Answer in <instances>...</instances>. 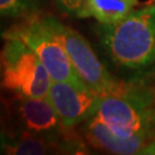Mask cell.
Here are the masks:
<instances>
[{"instance_id": "7c38bea8", "label": "cell", "mask_w": 155, "mask_h": 155, "mask_svg": "<svg viewBox=\"0 0 155 155\" xmlns=\"http://www.w3.org/2000/svg\"><path fill=\"white\" fill-rule=\"evenodd\" d=\"M85 0H55L58 7L63 13L72 16H78Z\"/></svg>"}, {"instance_id": "8992f818", "label": "cell", "mask_w": 155, "mask_h": 155, "mask_svg": "<svg viewBox=\"0 0 155 155\" xmlns=\"http://www.w3.org/2000/svg\"><path fill=\"white\" fill-rule=\"evenodd\" d=\"M1 107L5 134L13 130L23 129L56 141L64 127L47 97L28 98L13 93V97L7 99L1 95Z\"/></svg>"}, {"instance_id": "52a82bcc", "label": "cell", "mask_w": 155, "mask_h": 155, "mask_svg": "<svg viewBox=\"0 0 155 155\" xmlns=\"http://www.w3.org/2000/svg\"><path fill=\"white\" fill-rule=\"evenodd\" d=\"M47 98L62 124L68 127H75L95 115L99 95L89 89H79L68 82L53 81Z\"/></svg>"}, {"instance_id": "6da1fadb", "label": "cell", "mask_w": 155, "mask_h": 155, "mask_svg": "<svg viewBox=\"0 0 155 155\" xmlns=\"http://www.w3.org/2000/svg\"><path fill=\"white\" fill-rule=\"evenodd\" d=\"M100 38L118 66L141 69L155 64V1L120 22L102 24Z\"/></svg>"}, {"instance_id": "9a60e30c", "label": "cell", "mask_w": 155, "mask_h": 155, "mask_svg": "<svg viewBox=\"0 0 155 155\" xmlns=\"http://www.w3.org/2000/svg\"><path fill=\"white\" fill-rule=\"evenodd\" d=\"M1 33L2 32H1V22H0V36H1Z\"/></svg>"}, {"instance_id": "7a4b0ae2", "label": "cell", "mask_w": 155, "mask_h": 155, "mask_svg": "<svg viewBox=\"0 0 155 155\" xmlns=\"http://www.w3.org/2000/svg\"><path fill=\"white\" fill-rule=\"evenodd\" d=\"M95 116L120 137L155 134V89L122 82L114 92L99 95Z\"/></svg>"}, {"instance_id": "9c48e42d", "label": "cell", "mask_w": 155, "mask_h": 155, "mask_svg": "<svg viewBox=\"0 0 155 155\" xmlns=\"http://www.w3.org/2000/svg\"><path fill=\"white\" fill-rule=\"evenodd\" d=\"M2 153L11 155H43L60 153L54 139L28 130L17 129L5 134Z\"/></svg>"}, {"instance_id": "277c9868", "label": "cell", "mask_w": 155, "mask_h": 155, "mask_svg": "<svg viewBox=\"0 0 155 155\" xmlns=\"http://www.w3.org/2000/svg\"><path fill=\"white\" fill-rule=\"evenodd\" d=\"M1 54L5 71L0 89L28 98L48 95L53 79L33 51L20 40L6 39Z\"/></svg>"}, {"instance_id": "ba28073f", "label": "cell", "mask_w": 155, "mask_h": 155, "mask_svg": "<svg viewBox=\"0 0 155 155\" xmlns=\"http://www.w3.org/2000/svg\"><path fill=\"white\" fill-rule=\"evenodd\" d=\"M83 134L95 150L121 155L155 154V134L120 137L95 115L85 122Z\"/></svg>"}, {"instance_id": "8fae6325", "label": "cell", "mask_w": 155, "mask_h": 155, "mask_svg": "<svg viewBox=\"0 0 155 155\" xmlns=\"http://www.w3.org/2000/svg\"><path fill=\"white\" fill-rule=\"evenodd\" d=\"M41 0H0V16L18 17L37 12Z\"/></svg>"}, {"instance_id": "30bf717a", "label": "cell", "mask_w": 155, "mask_h": 155, "mask_svg": "<svg viewBox=\"0 0 155 155\" xmlns=\"http://www.w3.org/2000/svg\"><path fill=\"white\" fill-rule=\"evenodd\" d=\"M138 0H85L78 17H93L101 24L122 21L133 12Z\"/></svg>"}, {"instance_id": "5bb4252c", "label": "cell", "mask_w": 155, "mask_h": 155, "mask_svg": "<svg viewBox=\"0 0 155 155\" xmlns=\"http://www.w3.org/2000/svg\"><path fill=\"white\" fill-rule=\"evenodd\" d=\"M4 71H5V64L2 61V54H1V51H0V84H1L2 78H4Z\"/></svg>"}, {"instance_id": "5b68a950", "label": "cell", "mask_w": 155, "mask_h": 155, "mask_svg": "<svg viewBox=\"0 0 155 155\" xmlns=\"http://www.w3.org/2000/svg\"><path fill=\"white\" fill-rule=\"evenodd\" d=\"M47 22L61 40L72 66L90 91L102 95L114 92L120 86L122 82L109 74L92 46L81 33L50 15H47Z\"/></svg>"}, {"instance_id": "3957f363", "label": "cell", "mask_w": 155, "mask_h": 155, "mask_svg": "<svg viewBox=\"0 0 155 155\" xmlns=\"http://www.w3.org/2000/svg\"><path fill=\"white\" fill-rule=\"evenodd\" d=\"M1 38L20 40L33 51L55 82H68L87 89L72 66L64 46L47 22V15L32 12L22 16L1 33Z\"/></svg>"}, {"instance_id": "4fadbf2b", "label": "cell", "mask_w": 155, "mask_h": 155, "mask_svg": "<svg viewBox=\"0 0 155 155\" xmlns=\"http://www.w3.org/2000/svg\"><path fill=\"white\" fill-rule=\"evenodd\" d=\"M5 144V123L0 111V153H2V146Z\"/></svg>"}]
</instances>
